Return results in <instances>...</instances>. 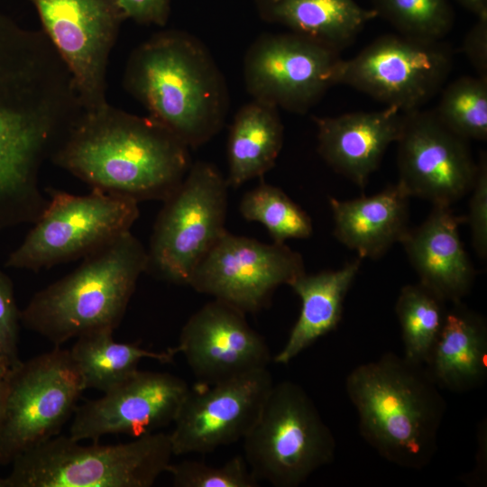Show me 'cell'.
<instances>
[{"label":"cell","instance_id":"obj_1","mask_svg":"<svg viewBox=\"0 0 487 487\" xmlns=\"http://www.w3.org/2000/svg\"><path fill=\"white\" fill-rule=\"evenodd\" d=\"M69 103L63 69L43 33L0 12V210L33 184Z\"/></svg>","mask_w":487,"mask_h":487},{"label":"cell","instance_id":"obj_2","mask_svg":"<svg viewBox=\"0 0 487 487\" xmlns=\"http://www.w3.org/2000/svg\"><path fill=\"white\" fill-rule=\"evenodd\" d=\"M189 148L150 116L109 103L83 111L51 158L91 189L164 201L191 163Z\"/></svg>","mask_w":487,"mask_h":487},{"label":"cell","instance_id":"obj_3","mask_svg":"<svg viewBox=\"0 0 487 487\" xmlns=\"http://www.w3.org/2000/svg\"><path fill=\"white\" fill-rule=\"evenodd\" d=\"M125 89L189 149L209 142L228 109L225 79L192 35L163 31L136 47L124 69Z\"/></svg>","mask_w":487,"mask_h":487},{"label":"cell","instance_id":"obj_4","mask_svg":"<svg viewBox=\"0 0 487 487\" xmlns=\"http://www.w3.org/2000/svg\"><path fill=\"white\" fill-rule=\"evenodd\" d=\"M345 391L361 436L381 457L411 470L432 461L446 401L424 365L386 353L353 369Z\"/></svg>","mask_w":487,"mask_h":487},{"label":"cell","instance_id":"obj_5","mask_svg":"<svg viewBox=\"0 0 487 487\" xmlns=\"http://www.w3.org/2000/svg\"><path fill=\"white\" fill-rule=\"evenodd\" d=\"M147 267V250L125 232L35 293L20 312L21 324L56 346L96 330H115Z\"/></svg>","mask_w":487,"mask_h":487},{"label":"cell","instance_id":"obj_6","mask_svg":"<svg viewBox=\"0 0 487 487\" xmlns=\"http://www.w3.org/2000/svg\"><path fill=\"white\" fill-rule=\"evenodd\" d=\"M174 455L170 433L82 446L55 436L14 458L5 487H151Z\"/></svg>","mask_w":487,"mask_h":487},{"label":"cell","instance_id":"obj_7","mask_svg":"<svg viewBox=\"0 0 487 487\" xmlns=\"http://www.w3.org/2000/svg\"><path fill=\"white\" fill-rule=\"evenodd\" d=\"M253 475L275 487H297L330 464L335 440L299 384H273L253 428L243 439Z\"/></svg>","mask_w":487,"mask_h":487},{"label":"cell","instance_id":"obj_8","mask_svg":"<svg viewBox=\"0 0 487 487\" xmlns=\"http://www.w3.org/2000/svg\"><path fill=\"white\" fill-rule=\"evenodd\" d=\"M227 188L215 165L191 164L181 183L162 201L147 250L146 271L188 285L198 263L226 231Z\"/></svg>","mask_w":487,"mask_h":487},{"label":"cell","instance_id":"obj_9","mask_svg":"<svg viewBox=\"0 0 487 487\" xmlns=\"http://www.w3.org/2000/svg\"><path fill=\"white\" fill-rule=\"evenodd\" d=\"M46 208L6 267L38 271L85 257L131 231L138 202L98 189L83 196L51 189Z\"/></svg>","mask_w":487,"mask_h":487},{"label":"cell","instance_id":"obj_10","mask_svg":"<svg viewBox=\"0 0 487 487\" xmlns=\"http://www.w3.org/2000/svg\"><path fill=\"white\" fill-rule=\"evenodd\" d=\"M85 390L70 351L60 346L9 372L0 421V464L57 436Z\"/></svg>","mask_w":487,"mask_h":487},{"label":"cell","instance_id":"obj_11","mask_svg":"<svg viewBox=\"0 0 487 487\" xmlns=\"http://www.w3.org/2000/svg\"><path fill=\"white\" fill-rule=\"evenodd\" d=\"M452 63L450 49L440 41L383 35L343 60L338 84L408 113L439 92Z\"/></svg>","mask_w":487,"mask_h":487},{"label":"cell","instance_id":"obj_12","mask_svg":"<svg viewBox=\"0 0 487 487\" xmlns=\"http://www.w3.org/2000/svg\"><path fill=\"white\" fill-rule=\"evenodd\" d=\"M71 74L84 111L106 100L110 53L127 19L115 0H28Z\"/></svg>","mask_w":487,"mask_h":487},{"label":"cell","instance_id":"obj_13","mask_svg":"<svg viewBox=\"0 0 487 487\" xmlns=\"http://www.w3.org/2000/svg\"><path fill=\"white\" fill-rule=\"evenodd\" d=\"M339 51L294 32L266 34L244 61L246 88L254 100L304 114L338 84Z\"/></svg>","mask_w":487,"mask_h":487},{"label":"cell","instance_id":"obj_14","mask_svg":"<svg viewBox=\"0 0 487 487\" xmlns=\"http://www.w3.org/2000/svg\"><path fill=\"white\" fill-rule=\"evenodd\" d=\"M305 272L300 253L285 244H265L225 231L198 263L188 286L244 314L255 313L278 287Z\"/></svg>","mask_w":487,"mask_h":487},{"label":"cell","instance_id":"obj_15","mask_svg":"<svg viewBox=\"0 0 487 487\" xmlns=\"http://www.w3.org/2000/svg\"><path fill=\"white\" fill-rule=\"evenodd\" d=\"M267 368L189 389L170 433L174 455L211 453L243 440L273 386Z\"/></svg>","mask_w":487,"mask_h":487},{"label":"cell","instance_id":"obj_16","mask_svg":"<svg viewBox=\"0 0 487 487\" xmlns=\"http://www.w3.org/2000/svg\"><path fill=\"white\" fill-rule=\"evenodd\" d=\"M398 143V184L408 196L451 206L470 192L477 172L467 141L433 111L404 113Z\"/></svg>","mask_w":487,"mask_h":487},{"label":"cell","instance_id":"obj_17","mask_svg":"<svg viewBox=\"0 0 487 487\" xmlns=\"http://www.w3.org/2000/svg\"><path fill=\"white\" fill-rule=\"evenodd\" d=\"M189 389L174 374L137 370L101 398L77 406L69 436L96 442L107 435L155 432L173 423Z\"/></svg>","mask_w":487,"mask_h":487},{"label":"cell","instance_id":"obj_18","mask_svg":"<svg viewBox=\"0 0 487 487\" xmlns=\"http://www.w3.org/2000/svg\"><path fill=\"white\" fill-rule=\"evenodd\" d=\"M244 315L214 299L187 320L175 348L199 380L209 384L267 368L268 345Z\"/></svg>","mask_w":487,"mask_h":487},{"label":"cell","instance_id":"obj_19","mask_svg":"<svg viewBox=\"0 0 487 487\" xmlns=\"http://www.w3.org/2000/svg\"><path fill=\"white\" fill-rule=\"evenodd\" d=\"M317 150L337 173L363 188L400 135L404 112L394 106L315 117Z\"/></svg>","mask_w":487,"mask_h":487},{"label":"cell","instance_id":"obj_20","mask_svg":"<svg viewBox=\"0 0 487 487\" xmlns=\"http://www.w3.org/2000/svg\"><path fill=\"white\" fill-rule=\"evenodd\" d=\"M464 222L450 206H433L427 219L409 228L400 241L419 283L453 304L462 302L475 276L459 234Z\"/></svg>","mask_w":487,"mask_h":487},{"label":"cell","instance_id":"obj_21","mask_svg":"<svg viewBox=\"0 0 487 487\" xmlns=\"http://www.w3.org/2000/svg\"><path fill=\"white\" fill-rule=\"evenodd\" d=\"M409 199L398 183L369 197L330 198L334 235L359 258L378 259L408 232Z\"/></svg>","mask_w":487,"mask_h":487},{"label":"cell","instance_id":"obj_22","mask_svg":"<svg viewBox=\"0 0 487 487\" xmlns=\"http://www.w3.org/2000/svg\"><path fill=\"white\" fill-rule=\"evenodd\" d=\"M424 366L439 389L462 393L481 387L487 378L484 317L454 303Z\"/></svg>","mask_w":487,"mask_h":487},{"label":"cell","instance_id":"obj_23","mask_svg":"<svg viewBox=\"0 0 487 487\" xmlns=\"http://www.w3.org/2000/svg\"><path fill=\"white\" fill-rule=\"evenodd\" d=\"M361 265V258L335 271L306 272L289 283L299 297L301 309L286 344L274 362L287 364L321 336L335 330L343 313L345 296Z\"/></svg>","mask_w":487,"mask_h":487},{"label":"cell","instance_id":"obj_24","mask_svg":"<svg viewBox=\"0 0 487 487\" xmlns=\"http://www.w3.org/2000/svg\"><path fill=\"white\" fill-rule=\"evenodd\" d=\"M265 17L336 51L348 46L378 13L355 0H262Z\"/></svg>","mask_w":487,"mask_h":487},{"label":"cell","instance_id":"obj_25","mask_svg":"<svg viewBox=\"0 0 487 487\" xmlns=\"http://www.w3.org/2000/svg\"><path fill=\"white\" fill-rule=\"evenodd\" d=\"M282 144L283 125L277 107L254 99L243 106L228 136V187L262 179L274 166Z\"/></svg>","mask_w":487,"mask_h":487},{"label":"cell","instance_id":"obj_26","mask_svg":"<svg viewBox=\"0 0 487 487\" xmlns=\"http://www.w3.org/2000/svg\"><path fill=\"white\" fill-rule=\"evenodd\" d=\"M113 332L100 329L82 335L69 350L86 390L106 392L133 374L142 359L170 363L178 354L175 347L154 352L135 344L115 342Z\"/></svg>","mask_w":487,"mask_h":487},{"label":"cell","instance_id":"obj_27","mask_svg":"<svg viewBox=\"0 0 487 487\" xmlns=\"http://www.w3.org/2000/svg\"><path fill=\"white\" fill-rule=\"evenodd\" d=\"M446 301L421 283L400 289L395 305L403 341V357L425 365L442 330Z\"/></svg>","mask_w":487,"mask_h":487},{"label":"cell","instance_id":"obj_28","mask_svg":"<svg viewBox=\"0 0 487 487\" xmlns=\"http://www.w3.org/2000/svg\"><path fill=\"white\" fill-rule=\"evenodd\" d=\"M239 209L244 219L262 224L274 243L306 239L313 233L307 212L280 188L263 181L243 196Z\"/></svg>","mask_w":487,"mask_h":487},{"label":"cell","instance_id":"obj_29","mask_svg":"<svg viewBox=\"0 0 487 487\" xmlns=\"http://www.w3.org/2000/svg\"><path fill=\"white\" fill-rule=\"evenodd\" d=\"M440 123L468 141L487 139V78L461 77L442 91L433 111Z\"/></svg>","mask_w":487,"mask_h":487},{"label":"cell","instance_id":"obj_30","mask_svg":"<svg viewBox=\"0 0 487 487\" xmlns=\"http://www.w3.org/2000/svg\"><path fill=\"white\" fill-rule=\"evenodd\" d=\"M382 14L399 33L440 41L451 30L454 15L447 0H375Z\"/></svg>","mask_w":487,"mask_h":487},{"label":"cell","instance_id":"obj_31","mask_svg":"<svg viewBox=\"0 0 487 487\" xmlns=\"http://www.w3.org/2000/svg\"><path fill=\"white\" fill-rule=\"evenodd\" d=\"M175 487H257L259 480L253 475L244 456L235 455L219 466L197 460L170 463L166 470Z\"/></svg>","mask_w":487,"mask_h":487},{"label":"cell","instance_id":"obj_32","mask_svg":"<svg viewBox=\"0 0 487 487\" xmlns=\"http://www.w3.org/2000/svg\"><path fill=\"white\" fill-rule=\"evenodd\" d=\"M11 279L0 271V369L11 372L22 363L18 341L21 324Z\"/></svg>","mask_w":487,"mask_h":487},{"label":"cell","instance_id":"obj_33","mask_svg":"<svg viewBox=\"0 0 487 487\" xmlns=\"http://www.w3.org/2000/svg\"><path fill=\"white\" fill-rule=\"evenodd\" d=\"M468 214L465 222L471 230L474 251L481 259L487 256V159L482 154L477 163V172L470 190Z\"/></svg>","mask_w":487,"mask_h":487},{"label":"cell","instance_id":"obj_34","mask_svg":"<svg viewBox=\"0 0 487 487\" xmlns=\"http://www.w3.org/2000/svg\"><path fill=\"white\" fill-rule=\"evenodd\" d=\"M127 19L142 24L163 26L170 15V0H115Z\"/></svg>","mask_w":487,"mask_h":487},{"label":"cell","instance_id":"obj_35","mask_svg":"<svg viewBox=\"0 0 487 487\" xmlns=\"http://www.w3.org/2000/svg\"><path fill=\"white\" fill-rule=\"evenodd\" d=\"M462 51L477 76L487 78V15L477 17L464 39Z\"/></svg>","mask_w":487,"mask_h":487},{"label":"cell","instance_id":"obj_36","mask_svg":"<svg viewBox=\"0 0 487 487\" xmlns=\"http://www.w3.org/2000/svg\"><path fill=\"white\" fill-rule=\"evenodd\" d=\"M459 3L476 17L487 15V0H458Z\"/></svg>","mask_w":487,"mask_h":487},{"label":"cell","instance_id":"obj_37","mask_svg":"<svg viewBox=\"0 0 487 487\" xmlns=\"http://www.w3.org/2000/svg\"><path fill=\"white\" fill-rule=\"evenodd\" d=\"M7 377L8 373H5L0 369V421L3 414L7 390Z\"/></svg>","mask_w":487,"mask_h":487},{"label":"cell","instance_id":"obj_38","mask_svg":"<svg viewBox=\"0 0 487 487\" xmlns=\"http://www.w3.org/2000/svg\"><path fill=\"white\" fill-rule=\"evenodd\" d=\"M0 487H5V478H2L1 476H0Z\"/></svg>","mask_w":487,"mask_h":487},{"label":"cell","instance_id":"obj_39","mask_svg":"<svg viewBox=\"0 0 487 487\" xmlns=\"http://www.w3.org/2000/svg\"><path fill=\"white\" fill-rule=\"evenodd\" d=\"M268 1H273V0H268Z\"/></svg>","mask_w":487,"mask_h":487}]
</instances>
